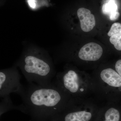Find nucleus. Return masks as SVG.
<instances>
[{"label":"nucleus","instance_id":"nucleus-9","mask_svg":"<svg viewBox=\"0 0 121 121\" xmlns=\"http://www.w3.org/2000/svg\"><path fill=\"white\" fill-rule=\"evenodd\" d=\"M77 15L83 31L88 32L93 29L95 24V17L90 10L85 8H80L77 11Z\"/></svg>","mask_w":121,"mask_h":121},{"label":"nucleus","instance_id":"nucleus-2","mask_svg":"<svg viewBox=\"0 0 121 121\" xmlns=\"http://www.w3.org/2000/svg\"><path fill=\"white\" fill-rule=\"evenodd\" d=\"M53 82L72 98H89L94 94L91 75L73 68H67L58 73Z\"/></svg>","mask_w":121,"mask_h":121},{"label":"nucleus","instance_id":"nucleus-8","mask_svg":"<svg viewBox=\"0 0 121 121\" xmlns=\"http://www.w3.org/2000/svg\"><path fill=\"white\" fill-rule=\"evenodd\" d=\"M101 107L95 121H121V108L115 102H107Z\"/></svg>","mask_w":121,"mask_h":121},{"label":"nucleus","instance_id":"nucleus-6","mask_svg":"<svg viewBox=\"0 0 121 121\" xmlns=\"http://www.w3.org/2000/svg\"><path fill=\"white\" fill-rule=\"evenodd\" d=\"M21 76L14 68L1 70L0 71V97L10 96L12 93L20 95L24 86L20 82Z\"/></svg>","mask_w":121,"mask_h":121},{"label":"nucleus","instance_id":"nucleus-1","mask_svg":"<svg viewBox=\"0 0 121 121\" xmlns=\"http://www.w3.org/2000/svg\"><path fill=\"white\" fill-rule=\"evenodd\" d=\"M43 87L34 83L24 86L21 95V110L30 113L39 121L51 119L63 110L72 99L70 95L54 82Z\"/></svg>","mask_w":121,"mask_h":121},{"label":"nucleus","instance_id":"nucleus-12","mask_svg":"<svg viewBox=\"0 0 121 121\" xmlns=\"http://www.w3.org/2000/svg\"><path fill=\"white\" fill-rule=\"evenodd\" d=\"M0 108L1 111L2 110H8L11 109L17 108L19 109V107L15 106L13 105L10 96H7L1 99Z\"/></svg>","mask_w":121,"mask_h":121},{"label":"nucleus","instance_id":"nucleus-4","mask_svg":"<svg viewBox=\"0 0 121 121\" xmlns=\"http://www.w3.org/2000/svg\"><path fill=\"white\" fill-rule=\"evenodd\" d=\"M98 70L91 75L94 94L101 100L116 102L121 95V76L112 68Z\"/></svg>","mask_w":121,"mask_h":121},{"label":"nucleus","instance_id":"nucleus-5","mask_svg":"<svg viewBox=\"0 0 121 121\" xmlns=\"http://www.w3.org/2000/svg\"><path fill=\"white\" fill-rule=\"evenodd\" d=\"M101 107L91 98H72L66 107L51 121H95Z\"/></svg>","mask_w":121,"mask_h":121},{"label":"nucleus","instance_id":"nucleus-11","mask_svg":"<svg viewBox=\"0 0 121 121\" xmlns=\"http://www.w3.org/2000/svg\"><path fill=\"white\" fill-rule=\"evenodd\" d=\"M102 10L104 14L109 16L111 20H117L120 15L118 11L117 6L113 0H110L107 3L104 4L103 5Z\"/></svg>","mask_w":121,"mask_h":121},{"label":"nucleus","instance_id":"nucleus-3","mask_svg":"<svg viewBox=\"0 0 121 121\" xmlns=\"http://www.w3.org/2000/svg\"><path fill=\"white\" fill-rule=\"evenodd\" d=\"M37 53L25 55L19 66L29 83H34L43 87L53 84L52 79L56 73L45 56Z\"/></svg>","mask_w":121,"mask_h":121},{"label":"nucleus","instance_id":"nucleus-10","mask_svg":"<svg viewBox=\"0 0 121 121\" xmlns=\"http://www.w3.org/2000/svg\"><path fill=\"white\" fill-rule=\"evenodd\" d=\"M107 35L110 36V41L115 48L121 51V24L119 23L113 24Z\"/></svg>","mask_w":121,"mask_h":121},{"label":"nucleus","instance_id":"nucleus-13","mask_svg":"<svg viewBox=\"0 0 121 121\" xmlns=\"http://www.w3.org/2000/svg\"><path fill=\"white\" fill-rule=\"evenodd\" d=\"M115 69L121 77V59L118 60L115 63Z\"/></svg>","mask_w":121,"mask_h":121},{"label":"nucleus","instance_id":"nucleus-14","mask_svg":"<svg viewBox=\"0 0 121 121\" xmlns=\"http://www.w3.org/2000/svg\"><path fill=\"white\" fill-rule=\"evenodd\" d=\"M28 4L32 8L35 9L36 7L35 0H28Z\"/></svg>","mask_w":121,"mask_h":121},{"label":"nucleus","instance_id":"nucleus-7","mask_svg":"<svg viewBox=\"0 0 121 121\" xmlns=\"http://www.w3.org/2000/svg\"><path fill=\"white\" fill-rule=\"evenodd\" d=\"M103 54L102 48L95 43H87L80 48L78 56L85 62H96L101 58Z\"/></svg>","mask_w":121,"mask_h":121}]
</instances>
